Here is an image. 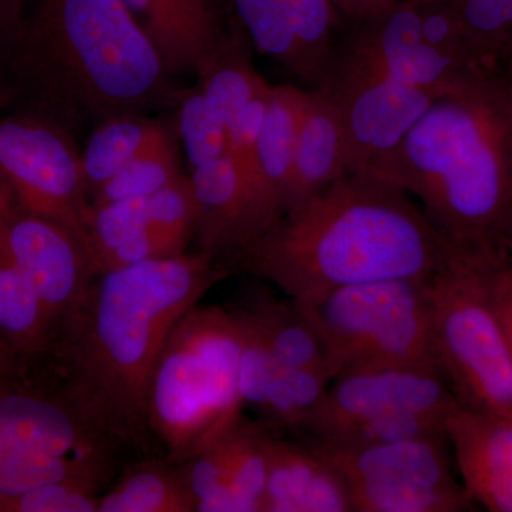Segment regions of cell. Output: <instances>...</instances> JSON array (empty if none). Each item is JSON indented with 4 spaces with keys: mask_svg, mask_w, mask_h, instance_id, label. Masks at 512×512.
Listing matches in <instances>:
<instances>
[{
    "mask_svg": "<svg viewBox=\"0 0 512 512\" xmlns=\"http://www.w3.org/2000/svg\"><path fill=\"white\" fill-rule=\"evenodd\" d=\"M181 87L123 0H22L0 40V109L79 140L103 121L175 107Z\"/></svg>",
    "mask_w": 512,
    "mask_h": 512,
    "instance_id": "6da1fadb",
    "label": "cell"
},
{
    "mask_svg": "<svg viewBox=\"0 0 512 512\" xmlns=\"http://www.w3.org/2000/svg\"><path fill=\"white\" fill-rule=\"evenodd\" d=\"M228 275L211 252L151 259L94 275L52 356L62 396L114 450L151 433L154 372L175 325Z\"/></svg>",
    "mask_w": 512,
    "mask_h": 512,
    "instance_id": "7a4b0ae2",
    "label": "cell"
},
{
    "mask_svg": "<svg viewBox=\"0 0 512 512\" xmlns=\"http://www.w3.org/2000/svg\"><path fill=\"white\" fill-rule=\"evenodd\" d=\"M461 252L402 188L348 173L234 261L293 301L312 303L346 286L430 278Z\"/></svg>",
    "mask_w": 512,
    "mask_h": 512,
    "instance_id": "3957f363",
    "label": "cell"
},
{
    "mask_svg": "<svg viewBox=\"0 0 512 512\" xmlns=\"http://www.w3.org/2000/svg\"><path fill=\"white\" fill-rule=\"evenodd\" d=\"M379 180L421 202L431 224L468 254L501 258L512 211V101L490 63L434 100Z\"/></svg>",
    "mask_w": 512,
    "mask_h": 512,
    "instance_id": "277c9868",
    "label": "cell"
},
{
    "mask_svg": "<svg viewBox=\"0 0 512 512\" xmlns=\"http://www.w3.org/2000/svg\"><path fill=\"white\" fill-rule=\"evenodd\" d=\"M241 335L221 306H194L165 343L150 390V427L171 464L190 460L241 417Z\"/></svg>",
    "mask_w": 512,
    "mask_h": 512,
    "instance_id": "5b68a950",
    "label": "cell"
},
{
    "mask_svg": "<svg viewBox=\"0 0 512 512\" xmlns=\"http://www.w3.org/2000/svg\"><path fill=\"white\" fill-rule=\"evenodd\" d=\"M498 259L461 252L430 276V348L458 403L512 416L510 353L487 284Z\"/></svg>",
    "mask_w": 512,
    "mask_h": 512,
    "instance_id": "8992f818",
    "label": "cell"
},
{
    "mask_svg": "<svg viewBox=\"0 0 512 512\" xmlns=\"http://www.w3.org/2000/svg\"><path fill=\"white\" fill-rule=\"evenodd\" d=\"M26 370L0 376V497L64 481L101 485L114 448L62 394L30 386Z\"/></svg>",
    "mask_w": 512,
    "mask_h": 512,
    "instance_id": "52a82bcc",
    "label": "cell"
},
{
    "mask_svg": "<svg viewBox=\"0 0 512 512\" xmlns=\"http://www.w3.org/2000/svg\"><path fill=\"white\" fill-rule=\"evenodd\" d=\"M298 305L336 376L366 366H436L430 348L429 278L346 286Z\"/></svg>",
    "mask_w": 512,
    "mask_h": 512,
    "instance_id": "ba28073f",
    "label": "cell"
},
{
    "mask_svg": "<svg viewBox=\"0 0 512 512\" xmlns=\"http://www.w3.org/2000/svg\"><path fill=\"white\" fill-rule=\"evenodd\" d=\"M348 484L353 512H461L476 507L454 477L447 436L387 443L308 441Z\"/></svg>",
    "mask_w": 512,
    "mask_h": 512,
    "instance_id": "9c48e42d",
    "label": "cell"
},
{
    "mask_svg": "<svg viewBox=\"0 0 512 512\" xmlns=\"http://www.w3.org/2000/svg\"><path fill=\"white\" fill-rule=\"evenodd\" d=\"M0 183L20 208L62 225L87 251L92 207L76 137L28 114L2 113Z\"/></svg>",
    "mask_w": 512,
    "mask_h": 512,
    "instance_id": "30bf717a",
    "label": "cell"
},
{
    "mask_svg": "<svg viewBox=\"0 0 512 512\" xmlns=\"http://www.w3.org/2000/svg\"><path fill=\"white\" fill-rule=\"evenodd\" d=\"M316 89L338 116L349 173L373 178L436 100L379 67L339 55Z\"/></svg>",
    "mask_w": 512,
    "mask_h": 512,
    "instance_id": "8fae6325",
    "label": "cell"
},
{
    "mask_svg": "<svg viewBox=\"0 0 512 512\" xmlns=\"http://www.w3.org/2000/svg\"><path fill=\"white\" fill-rule=\"evenodd\" d=\"M456 403L436 366L357 367L330 382L325 399L301 431L309 439H325L352 424L390 414H447Z\"/></svg>",
    "mask_w": 512,
    "mask_h": 512,
    "instance_id": "7c38bea8",
    "label": "cell"
},
{
    "mask_svg": "<svg viewBox=\"0 0 512 512\" xmlns=\"http://www.w3.org/2000/svg\"><path fill=\"white\" fill-rule=\"evenodd\" d=\"M0 247L29 279L60 336L96 275L82 242L62 225L20 208L3 187Z\"/></svg>",
    "mask_w": 512,
    "mask_h": 512,
    "instance_id": "4fadbf2b",
    "label": "cell"
},
{
    "mask_svg": "<svg viewBox=\"0 0 512 512\" xmlns=\"http://www.w3.org/2000/svg\"><path fill=\"white\" fill-rule=\"evenodd\" d=\"M446 436L464 490L491 512H512V416L477 412L456 403Z\"/></svg>",
    "mask_w": 512,
    "mask_h": 512,
    "instance_id": "5bb4252c",
    "label": "cell"
},
{
    "mask_svg": "<svg viewBox=\"0 0 512 512\" xmlns=\"http://www.w3.org/2000/svg\"><path fill=\"white\" fill-rule=\"evenodd\" d=\"M266 484L259 512H352L338 468L309 443H289L266 430Z\"/></svg>",
    "mask_w": 512,
    "mask_h": 512,
    "instance_id": "9a60e30c",
    "label": "cell"
},
{
    "mask_svg": "<svg viewBox=\"0 0 512 512\" xmlns=\"http://www.w3.org/2000/svg\"><path fill=\"white\" fill-rule=\"evenodd\" d=\"M171 76L195 74L227 29L221 0H123Z\"/></svg>",
    "mask_w": 512,
    "mask_h": 512,
    "instance_id": "2e32d148",
    "label": "cell"
},
{
    "mask_svg": "<svg viewBox=\"0 0 512 512\" xmlns=\"http://www.w3.org/2000/svg\"><path fill=\"white\" fill-rule=\"evenodd\" d=\"M190 181L197 251L235 258L252 241L247 195L237 167L227 156L192 170Z\"/></svg>",
    "mask_w": 512,
    "mask_h": 512,
    "instance_id": "e0dca14e",
    "label": "cell"
},
{
    "mask_svg": "<svg viewBox=\"0 0 512 512\" xmlns=\"http://www.w3.org/2000/svg\"><path fill=\"white\" fill-rule=\"evenodd\" d=\"M348 173L336 111L322 89H308L286 184L284 215Z\"/></svg>",
    "mask_w": 512,
    "mask_h": 512,
    "instance_id": "ac0fdd59",
    "label": "cell"
},
{
    "mask_svg": "<svg viewBox=\"0 0 512 512\" xmlns=\"http://www.w3.org/2000/svg\"><path fill=\"white\" fill-rule=\"evenodd\" d=\"M247 320L282 365L312 370L335 379L336 372L312 323L293 299H279L268 289L254 288L231 309Z\"/></svg>",
    "mask_w": 512,
    "mask_h": 512,
    "instance_id": "d6986e66",
    "label": "cell"
},
{
    "mask_svg": "<svg viewBox=\"0 0 512 512\" xmlns=\"http://www.w3.org/2000/svg\"><path fill=\"white\" fill-rule=\"evenodd\" d=\"M231 15L220 40L195 69L198 86L228 131L249 101L271 87L256 70L247 32Z\"/></svg>",
    "mask_w": 512,
    "mask_h": 512,
    "instance_id": "ffe728a7",
    "label": "cell"
},
{
    "mask_svg": "<svg viewBox=\"0 0 512 512\" xmlns=\"http://www.w3.org/2000/svg\"><path fill=\"white\" fill-rule=\"evenodd\" d=\"M0 339L26 363L52 356L59 328L28 278L0 247Z\"/></svg>",
    "mask_w": 512,
    "mask_h": 512,
    "instance_id": "44dd1931",
    "label": "cell"
},
{
    "mask_svg": "<svg viewBox=\"0 0 512 512\" xmlns=\"http://www.w3.org/2000/svg\"><path fill=\"white\" fill-rule=\"evenodd\" d=\"M306 90L292 84L272 87L256 147L259 183L269 207L284 215L286 184L295 156Z\"/></svg>",
    "mask_w": 512,
    "mask_h": 512,
    "instance_id": "7402d4cb",
    "label": "cell"
},
{
    "mask_svg": "<svg viewBox=\"0 0 512 512\" xmlns=\"http://www.w3.org/2000/svg\"><path fill=\"white\" fill-rule=\"evenodd\" d=\"M174 140L173 133L148 114H123L103 121L90 131L82 150L87 194L137 158Z\"/></svg>",
    "mask_w": 512,
    "mask_h": 512,
    "instance_id": "603a6c76",
    "label": "cell"
},
{
    "mask_svg": "<svg viewBox=\"0 0 512 512\" xmlns=\"http://www.w3.org/2000/svg\"><path fill=\"white\" fill-rule=\"evenodd\" d=\"M231 6L254 49L315 89V74L299 42L288 0H231Z\"/></svg>",
    "mask_w": 512,
    "mask_h": 512,
    "instance_id": "cb8c5ba5",
    "label": "cell"
},
{
    "mask_svg": "<svg viewBox=\"0 0 512 512\" xmlns=\"http://www.w3.org/2000/svg\"><path fill=\"white\" fill-rule=\"evenodd\" d=\"M97 512H195L177 464H137L100 495Z\"/></svg>",
    "mask_w": 512,
    "mask_h": 512,
    "instance_id": "d4e9b609",
    "label": "cell"
},
{
    "mask_svg": "<svg viewBox=\"0 0 512 512\" xmlns=\"http://www.w3.org/2000/svg\"><path fill=\"white\" fill-rule=\"evenodd\" d=\"M175 128L191 171L228 156V127L201 87L183 89L175 104Z\"/></svg>",
    "mask_w": 512,
    "mask_h": 512,
    "instance_id": "484cf974",
    "label": "cell"
},
{
    "mask_svg": "<svg viewBox=\"0 0 512 512\" xmlns=\"http://www.w3.org/2000/svg\"><path fill=\"white\" fill-rule=\"evenodd\" d=\"M185 177L177 141L144 154L104 181L89 195L90 207L109 202L146 198Z\"/></svg>",
    "mask_w": 512,
    "mask_h": 512,
    "instance_id": "4316f807",
    "label": "cell"
},
{
    "mask_svg": "<svg viewBox=\"0 0 512 512\" xmlns=\"http://www.w3.org/2000/svg\"><path fill=\"white\" fill-rule=\"evenodd\" d=\"M266 429L239 417L224 434L227 454L229 487L251 505L254 512L261 511L262 495L266 484Z\"/></svg>",
    "mask_w": 512,
    "mask_h": 512,
    "instance_id": "83f0119b",
    "label": "cell"
},
{
    "mask_svg": "<svg viewBox=\"0 0 512 512\" xmlns=\"http://www.w3.org/2000/svg\"><path fill=\"white\" fill-rule=\"evenodd\" d=\"M299 42L315 74L316 87L325 80L336 52L338 10L330 0H288ZM315 87V89H316Z\"/></svg>",
    "mask_w": 512,
    "mask_h": 512,
    "instance_id": "f1b7e54d",
    "label": "cell"
},
{
    "mask_svg": "<svg viewBox=\"0 0 512 512\" xmlns=\"http://www.w3.org/2000/svg\"><path fill=\"white\" fill-rule=\"evenodd\" d=\"M447 414L437 413H400L390 416L376 417V419L352 424L345 429L336 431L325 439L328 443L360 444L387 443L404 439H416V437L446 436Z\"/></svg>",
    "mask_w": 512,
    "mask_h": 512,
    "instance_id": "f546056e",
    "label": "cell"
},
{
    "mask_svg": "<svg viewBox=\"0 0 512 512\" xmlns=\"http://www.w3.org/2000/svg\"><path fill=\"white\" fill-rule=\"evenodd\" d=\"M420 13L421 39L426 46L439 50L466 64H480V57L461 20L453 0H416Z\"/></svg>",
    "mask_w": 512,
    "mask_h": 512,
    "instance_id": "4dcf8cb0",
    "label": "cell"
},
{
    "mask_svg": "<svg viewBox=\"0 0 512 512\" xmlns=\"http://www.w3.org/2000/svg\"><path fill=\"white\" fill-rule=\"evenodd\" d=\"M100 484L64 481L0 497V512H97Z\"/></svg>",
    "mask_w": 512,
    "mask_h": 512,
    "instance_id": "1f68e13d",
    "label": "cell"
},
{
    "mask_svg": "<svg viewBox=\"0 0 512 512\" xmlns=\"http://www.w3.org/2000/svg\"><path fill=\"white\" fill-rule=\"evenodd\" d=\"M488 293L503 326L512 366V269L503 259L493 262L487 274Z\"/></svg>",
    "mask_w": 512,
    "mask_h": 512,
    "instance_id": "d6a6232c",
    "label": "cell"
},
{
    "mask_svg": "<svg viewBox=\"0 0 512 512\" xmlns=\"http://www.w3.org/2000/svg\"><path fill=\"white\" fill-rule=\"evenodd\" d=\"M349 22H359L389 8L397 0H330Z\"/></svg>",
    "mask_w": 512,
    "mask_h": 512,
    "instance_id": "836d02e7",
    "label": "cell"
},
{
    "mask_svg": "<svg viewBox=\"0 0 512 512\" xmlns=\"http://www.w3.org/2000/svg\"><path fill=\"white\" fill-rule=\"evenodd\" d=\"M28 363L20 359L12 349L0 339V376L16 375L28 369Z\"/></svg>",
    "mask_w": 512,
    "mask_h": 512,
    "instance_id": "e575fe53",
    "label": "cell"
},
{
    "mask_svg": "<svg viewBox=\"0 0 512 512\" xmlns=\"http://www.w3.org/2000/svg\"><path fill=\"white\" fill-rule=\"evenodd\" d=\"M22 0H0V40L18 20Z\"/></svg>",
    "mask_w": 512,
    "mask_h": 512,
    "instance_id": "d590c367",
    "label": "cell"
},
{
    "mask_svg": "<svg viewBox=\"0 0 512 512\" xmlns=\"http://www.w3.org/2000/svg\"><path fill=\"white\" fill-rule=\"evenodd\" d=\"M500 254L505 264L512 269V211L501 235Z\"/></svg>",
    "mask_w": 512,
    "mask_h": 512,
    "instance_id": "8d00e7d4",
    "label": "cell"
},
{
    "mask_svg": "<svg viewBox=\"0 0 512 512\" xmlns=\"http://www.w3.org/2000/svg\"><path fill=\"white\" fill-rule=\"evenodd\" d=\"M0 116H2V109H0ZM3 191V185L0 183V194H2Z\"/></svg>",
    "mask_w": 512,
    "mask_h": 512,
    "instance_id": "74e56055",
    "label": "cell"
},
{
    "mask_svg": "<svg viewBox=\"0 0 512 512\" xmlns=\"http://www.w3.org/2000/svg\"><path fill=\"white\" fill-rule=\"evenodd\" d=\"M454 2H457V0H454Z\"/></svg>",
    "mask_w": 512,
    "mask_h": 512,
    "instance_id": "f35d334b",
    "label": "cell"
}]
</instances>
